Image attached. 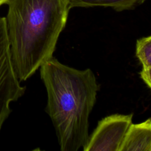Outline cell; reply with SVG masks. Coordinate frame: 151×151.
Listing matches in <instances>:
<instances>
[{
	"label": "cell",
	"instance_id": "cell-1",
	"mask_svg": "<svg viewBox=\"0 0 151 151\" xmlns=\"http://www.w3.org/2000/svg\"><path fill=\"white\" fill-rule=\"evenodd\" d=\"M49 116L61 151H77L88 139V119L99 89L90 68L77 70L52 57L40 68Z\"/></svg>",
	"mask_w": 151,
	"mask_h": 151
},
{
	"label": "cell",
	"instance_id": "cell-2",
	"mask_svg": "<svg viewBox=\"0 0 151 151\" xmlns=\"http://www.w3.org/2000/svg\"><path fill=\"white\" fill-rule=\"evenodd\" d=\"M6 4L11 58L22 82L53 57L70 9L66 0H9Z\"/></svg>",
	"mask_w": 151,
	"mask_h": 151
},
{
	"label": "cell",
	"instance_id": "cell-3",
	"mask_svg": "<svg viewBox=\"0 0 151 151\" xmlns=\"http://www.w3.org/2000/svg\"><path fill=\"white\" fill-rule=\"evenodd\" d=\"M25 90L12 63L6 18L0 17V132L11 112V103L23 96Z\"/></svg>",
	"mask_w": 151,
	"mask_h": 151
},
{
	"label": "cell",
	"instance_id": "cell-4",
	"mask_svg": "<svg viewBox=\"0 0 151 151\" xmlns=\"http://www.w3.org/2000/svg\"><path fill=\"white\" fill-rule=\"evenodd\" d=\"M132 118V114H113L102 119L89 136L83 150L120 151Z\"/></svg>",
	"mask_w": 151,
	"mask_h": 151
},
{
	"label": "cell",
	"instance_id": "cell-5",
	"mask_svg": "<svg viewBox=\"0 0 151 151\" xmlns=\"http://www.w3.org/2000/svg\"><path fill=\"white\" fill-rule=\"evenodd\" d=\"M120 151H151V118L131 124Z\"/></svg>",
	"mask_w": 151,
	"mask_h": 151
},
{
	"label": "cell",
	"instance_id": "cell-6",
	"mask_svg": "<svg viewBox=\"0 0 151 151\" xmlns=\"http://www.w3.org/2000/svg\"><path fill=\"white\" fill-rule=\"evenodd\" d=\"M146 0H66L70 9L74 7H111L121 11L130 9L143 3Z\"/></svg>",
	"mask_w": 151,
	"mask_h": 151
},
{
	"label": "cell",
	"instance_id": "cell-7",
	"mask_svg": "<svg viewBox=\"0 0 151 151\" xmlns=\"http://www.w3.org/2000/svg\"><path fill=\"white\" fill-rule=\"evenodd\" d=\"M136 55L142 64V68L151 65V35L137 41Z\"/></svg>",
	"mask_w": 151,
	"mask_h": 151
},
{
	"label": "cell",
	"instance_id": "cell-8",
	"mask_svg": "<svg viewBox=\"0 0 151 151\" xmlns=\"http://www.w3.org/2000/svg\"><path fill=\"white\" fill-rule=\"evenodd\" d=\"M140 75L143 81L151 89V65L142 68Z\"/></svg>",
	"mask_w": 151,
	"mask_h": 151
},
{
	"label": "cell",
	"instance_id": "cell-9",
	"mask_svg": "<svg viewBox=\"0 0 151 151\" xmlns=\"http://www.w3.org/2000/svg\"><path fill=\"white\" fill-rule=\"evenodd\" d=\"M9 0H0V6L5 4H6Z\"/></svg>",
	"mask_w": 151,
	"mask_h": 151
}]
</instances>
